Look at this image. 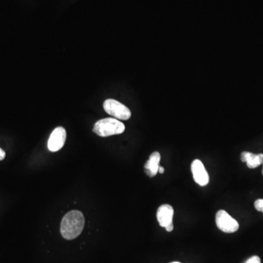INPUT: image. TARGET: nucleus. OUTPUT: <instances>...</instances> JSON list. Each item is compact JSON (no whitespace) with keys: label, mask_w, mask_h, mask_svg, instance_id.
<instances>
[{"label":"nucleus","mask_w":263,"mask_h":263,"mask_svg":"<svg viewBox=\"0 0 263 263\" xmlns=\"http://www.w3.org/2000/svg\"><path fill=\"white\" fill-rule=\"evenodd\" d=\"M85 218L81 211H70L64 216L61 223V234L67 240L77 238L83 231Z\"/></svg>","instance_id":"nucleus-1"},{"label":"nucleus","mask_w":263,"mask_h":263,"mask_svg":"<svg viewBox=\"0 0 263 263\" xmlns=\"http://www.w3.org/2000/svg\"><path fill=\"white\" fill-rule=\"evenodd\" d=\"M5 152L0 148V161L5 158Z\"/></svg>","instance_id":"nucleus-12"},{"label":"nucleus","mask_w":263,"mask_h":263,"mask_svg":"<svg viewBox=\"0 0 263 263\" xmlns=\"http://www.w3.org/2000/svg\"><path fill=\"white\" fill-rule=\"evenodd\" d=\"M191 173L194 181L201 186H205L209 183V175L200 160H194L191 163Z\"/></svg>","instance_id":"nucleus-6"},{"label":"nucleus","mask_w":263,"mask_h":263,"mask_svg":"<svg viewBox=\"0 0 263 263\" xmlns=\"http://www.w3.org/2000/svg\"><path fill=\"white\" fill-rule=\"evenodd\" d=\"M245 263H261V260L258 256H253L250 258Z\"/></svg>","instance_id":"nucleus-11"},{"label":"nucleus","mask_w":263,"mask_h":263,"mask_svg":"<svg viewBox=\"0 0 263 263\" xmlns=\"http://www.w3.org/2000/svg\"><path fill=\"white\" fill-rule=\"evenodd\" d=\"M241 160L247 163V167L250 169H255L263 164V154L255 155L251 152H244L241 153Z\"/></svg>","instance_id":"nucleus-9"},{"label":"nucleus","mask_w":263,"mask_h":263,"mask_svg":"<svg viewBox=\"0 0 263 263\" xmlns=\"http://www.w3.org/2000/svg\"><path fill=\"white\" fill-rule=\"evenodd\" d=\"M160 160H161L160 154L158 152H155L150 155L149 160L145 164V173L150 178L155 177L157 175V173H158Z\"/></svg>","instance_id":"nucleus-8"},{"label":"nucleus","mask_w":263,"mask_h":263,"mask_svg":"<svg viewBox=\"0 0 263 263\" xmlns=\"http://www.w3.org/2000/svg\"><path fill=\"white\" fill-rule=\"evenodd\" d=\"M66 130L64 127H57L51 133L48 142V148L52 152L60 151L66 141Z\"/></svg>","instance_id":"nucleus-5"},{"label":"nucleus","mask_w":263,"mask_h":263,"mask_svg":"<svg viewBox=\"0 0 263 263\" xmlns=\"http://www.w3.org/2000/svg\"><path fill=\"white\" fill-rule=\"evenodd\" d=\"M174 210L171 205L164 204L157 210V218L160 226L166 227L170 224L173 223Z\"/></svg>","instance_id":"nucleus-7"},{"label":"nucleus","mask_w":263,"mask_h":263,"mask_svg":"<svg viewBox=\"0 0 263 263\" xmlns=\"http://www.w3.org/2000/svg\"><path fill=\"white\" fill-rule=\"evenodd\" d=\"M158 172L160 173V174H164L165 173L164 168H163V167H161V166H160V168H159Z\"/></svg>","instance_id":"nucleus-14"},{"label":"nucleus","mask_w":263,"mask_h":263,"mask_svg":"<svg viewBox=\"0 0 263 263\" xmlns=\"http://www.w3.org/2000/svg\"></svg>","instance_id":"nucleus-16"},{"label":"nucleus","mask_w":263,"mask_h":263,"mask_svg":"<svg viewBox=\"0 0 263 263\" xmlns=\"http://www.w3.org/2000/svg\"><path fill=\"white\" fill-rule=\"evenodd\" d=\"M125 130V126L122 122L114 118H107L96 121L93 131L100 137H108L119 135Z\"/></svg>","instance_id":"nucleus-2"},{"label":"nucleus","mask_w":263,"mask_h":263,"mask_svg":"<svg viewBox=\"0 0 263 263\" xmlns=\"http://www.w3.org/2000/svg\"><path fill=\"white\" fill-rule=\"evenodd\" d=\"M255 207L257 211L263 213V199H258L255 202Z\"/></svg>","instance_id":"nucleus-10"},{"label":"nucleus","mask_w":263,"mask_h":263,"mask_svg":"<svg viewBox=\"0 0 263 263\" xmlns=\"http://www.w3.org/2000/svg\"><path fill=\"white\" fill-rule=\"evenodd\" d=\"M178 263V262H174V263Z\"/></svg>","instance_id":"nucleus-15"},{"label":"nucleus","mask_w":263,"mask_h":263,"mask_svg":"<svg viewBox=\"0 0 263 263\" xmlns=\"http://www.w3.org/2000/svg\"><path fill=\"white\" fill-rule=\"evenodd\" d=\"M165 228L166 229V230H167L168 232H172L173 230H174V223L170 224L169 225H168V226L165 227Z\"/></svg>","instance_id":"nucleus-13"},{"label":"nucleus","mask_w":263,"mask_h":263,"mask_svg":"<svg viewBox=\"0 0 263 263\" xmlns=\"http://www.w3.org/2000/svg\"><path fill=\"white\" fill-rule=\"evenodd\" d=\"M103 108L105 112L114 119L126 121L130 119L132 116L130 109L116 99H106L104 102Z\"/></svg>","instance_id":"nucleus-3"},{"label":"nucleus","mask_w":263,"mask_h":263,"mask_svg":"<svg viewBox=\"0 0 263 263\" xmlns=\"http://www.w3.org/2000/svg\"><path fill=\"white\" fill-rule=\"evenodd\" d=\"M216 224L221 231L226 233H236L239 228V224L225 210H219L216 214Z\"/></svg>","instance_id":"nucleus-4"}]
</instances>
